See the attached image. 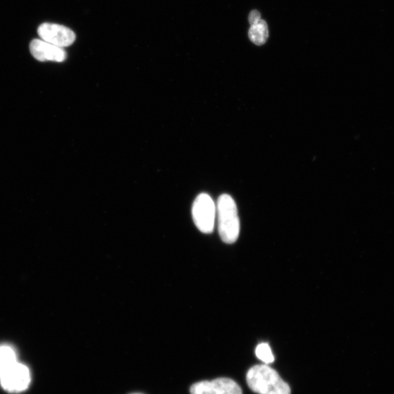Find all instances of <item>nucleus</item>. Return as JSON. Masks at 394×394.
Returning a JSON list of instances; mask_svg holds the SVG:
<instances>
[{
	"instance_id": "0eeeda50",
	"label": "nucleus",
	"mask_w": 394,
	"mask_h": 394,
	"mask_svg": "<svg viewBox=\"0 0 394 394\" xmlns=\"http://www.w3.org/2000/svg\"><path fill=\"white\" fill-rule=\"evenodd\" d=\"M33 57L39 61L63 62L67 53L63 48L52 45L41 39H35L30 45Z\"/></svg>"
},
{
	"instance_id": "423d86ee",
	"label": "nucleus",
	"mask_w": 394,
	"mask_h": 394,
	"mask_svg": "<svg viewBox=\"0 0 394 394\" xmlns=\"http://www.w3.org/2000/svg\"><path fill=\"white\" fill-rule=\"evenodd\" d=\"M191 394H242L240 386L230 378L202 381L192 386Z\"/></svg>"
},
{
	"instance_id": "f8f14e48",
	"label": "nucleus",
	"mask_w": 394,
	"mask_h": 394,
	"mask_svg": "<svg viewBox=\"0 0 394 394\" xmlns=\"http://www.w3.org/2000/svg\"><path fill=\"white\" fill-rule=\"evenodd\" d=\"M132 394H142V393H132Z\"/></svg>"
},
{
	"instance_id": "9b49d317",
	"label": "nucleus",
	"mask_w": 394,
	"mask_h": 394,
	"mask_svg": "<svg viewBox=\"0 0 394 394\" xmlns=\"http://www.w3.org/2000/svg\"><path fill=\"white\" fill-rule=\"evenodd\" d=\"M261 20V14L257 11H253L251 12L250 15H249L248 20L250 23L251 25H253Z\"/></svg>"
},
{
	"instance_id": "9d476101",
	"label": "nucleus",
	"mask_w": 394,
	"mask_h": 394,
	"mask_svg": "<svg viewBox=\"0 0 394 394\" xmlns=\"http://www.w3.org/2000/svg\"><path fill=\"white\" fill-rule=\"evenodd\" d=\"M256 355L260 361L267 365L275 361L272 349L267 343H261L257 347Z\"/></svg>"
},
{
	"instance_id": "7ed1b4c3",
	"label": "nucleus",
	"mask_w": 394,
	"mask_h": 394,
	"mask_svg": "<svg viewBox=\"0 0 394 394\" xmlns=\"http://www.w3.org/2000/svg\"><path fill=\"white\" fill-rule=\"evenodd\" d=\"M192 216L197 229L204 234L212 233L214 230L216 206L207 194H200L192 207Z\"/></svg>"
},
{
	"instance_id": "f257e3e1",
	"label": "nucleus",
	"mask_w": 394,
	"mask_h": 394,
	"mask_svg": "<svg viewBox=\"0 0 394 394\" xmlns=\"http://www.w3.org/2000/svg\"><path fill=\"white\" fill-rule=\"evenodd\" d=\"M246 380L249 388L259 394H291V388L267 364L252 367Z\"/></svg>"
},
{
	"instance_id": "6e6552de",
	"label": "nucleus",
	"mask_w": 394,
	"mask_h": 394,
	"mask_svg": "<svg viewBox=\"0 0 394 394\" xmlns=\"http://www.w3.org/2000/svg\"><path fill=\"white\" fill-rule=\"evenodd\" d=\"M248 36L254 44L264 45L269 37V30L265 20L261 19L259 22L252 25Z\"/></svg>"
},
{
	"instance_id": "f03ea898",
	"label": "nucleus",
	"mask_w": 394,
	"mask_h": 394,
	"mask_svg": "<svg viewBox=\"0 0 394 394\" xmlns=\"http://www.w3.org/2000/svg\"><path fill=\"white\" fill-rule=\"evenodd\" d=\"M216 211L218 218V232L221 240L227 244L235 242L238 239L240 230L235 201L229 195H222L218 198Z\"/></svg>"
},
{
	"instance_id": "39448f33",
	"label": "nucleus",
	"mask_w": 394,
	"mask_h": 394,
	"mask_svg": "<svg viewBox=\"0 0 394 394\" xmlns=\"http://www.w3.org/2000/svg\"><path fill=\"white\" fill-rule=\"evenodd\" d=\"M30 381L29 369L18 362L0 374V382L2 386L10 392H20L26 390Z\"/></svg>"
},
{
	"instance_id": "1a4fd4ad",
	"label": "nucleus",
	"mask_w": 394,
	"mask_h": 394,
	"mask_svg": "<svg viewBox=\"0 0 394 394\" xmlns=\"http://www.w3.org/2000/svg\"><path fill=\"white\" fill-rule=\"evenodd\" d=\"M17 363L15 351L9 346L0 347V374Z\"/></svg>"
},
{
	"instance_id": "20e7f679",
	"label": "nucleus",
	"mask_w": 394,
	"mask_h": 394,
	"mask_svg": "<svg viewBox=\"0 0 394 394\" xmlns=\"http://www.w3.org/2000/svg\"><path fill=\"white\" fill-rule=\"evenodd\" d=\"M37 33L41 39L63 49L73 45L76 38L75 32L70 28L51 23L41 25Z\"/></svg>"
}]
</instances>
